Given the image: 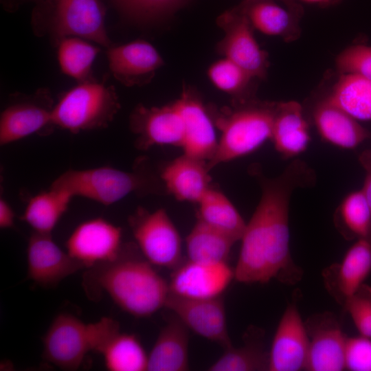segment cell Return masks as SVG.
I'll return each mask as SVG.
<instances>
[{"mask_svg":"<svg viewBox=\"0 0 371 371\" xmlns=\"http://www.w3.org/2000/svg\"><path fill=\"white\" fill-rule=\"evenodd\" d=\"M108 65L113 77L127 87L148 84L164 63L156 48L144 40H135L106 52Z\"/></svg>","mask_w":371,"mask_h":371,"instance_id":"obj_20","label":"cell"},{"mask_svg":"<svg viewBox=\"0 0 371 371\" xmlns=\"http://www.w3.org/2000/svg\"><path fill=\"white\" fill-rule=\"evenodd\" d=\"M207 76L218 89L230 95L232 100L254 97L251 82L254 78L232 60L223 58L213 63Z\"/></svg>","mask_w":371,"mask_h":371,"instance_id":"obj_34","label":"cell"},{"mask_svg":"<svg viewBox=\"0 0 371 371\" xmlns=\"http://www.w3.org/2000/svg\"><path fill=\"white\" fill-rule=\"evenodd\" d=\"M129 126L137 135L135 144L139 149L155 146H182L183 122L175 102L161 106L138 104L130 115Z\"/></svg>","mask_w":371,"mask_h":371,"instance_id":"obj_15","label":"cell"},{"mask_svg":"<svg viewBox=\"0 0 371 371\" xmlns=\"http://www.w3.org/2000/svg\"><path fill=\"white\" fill-rule=\"evenodd\" d=\"M284 159L303 153L311 142L309 124L297 101L278 102L270 139Z\"/></svg>","mask_w":371,"mask_h":371,"instance_id":"obj_24","label":"cell"},{"mask_svg":"<svg viewBox=\"0 0 371 371\" xmlns=\"http://www.w3.org/2000/svg\"><path fill=\"white\" fill-rule=\"evenodd\" d=\"M311 117L322 139L343 149H354L371 137L359 121L326 97L314 105Z\"/></svg>","mask_w":371,"mask_h":371,"instance_id":"obj_23","label":"cell"},{"mask_svg":"<svg viewBox=\"0 0 371 371\" xmlns=\"http://www.w3.org/2000/svg\"><path fill=\"white\" fill-rule=\"evenodd\" d=\"M159 181L143 167L131 172L109 166L68 170L54 180L50 188L65 191L109 205L135 193L159 190Z\"/></svg>","mask_w":371,"mask_h":371,"instance_id":"obj_4","label":"cell"},{"mask_svg":"<svg viewBox=\"0 0 371 371\" xmlns=\"http://www.w3.org/2000/svg\"><path fill=\"white\" fill-rule=\"evenodd\" d=\"M236 7L246 14L254 29L266 35L280 37L286 42L294 41L300 35L301 18L273 0H260Z\"/></svg>","mask_w":371,"mask_h":371,"instance_id":"obj_26","label":"cell"},{"mask_svg":"<svg viewBox=\"0 0 371 371\" xmlns=\"http://www.w3.org/2000/svg\"><path fill=\"white\" fill-rule=\"evenodd\" d=\"M128 221L141 253L150 264L170 269L180 265L181 238L164 209L149 212L139 207Z\"/></svg>","mask_w":371,"mask_h":371,"instance_id":"obj_6","label":"cell"},{"mask_svg":"<svg viewBox=\"0 0 371 371\" xmlns=\"http://www.w3.org/2000/svg\"><path fill=\"white\" fill-rule=\"evenodd\" d=\"M197 205V218L225 234L236 242L240 240L247 223L223 192L212 186Z\"/></svg>","mask_w":371,"mask_h":371,"instance_id":"obj_28","label":"cell"},{"mask_svg":"<svg viewBox=\"0 0 371 371\" xmlns=\"http://www.w3.org/2000/svg\"><path fill=\"white\" fill-rule=\"evenodd\" d=\"M309 337L308 371L345 370L347 336L336 316L330 312L316 313L305 322Z\"/></svg>","mask_w":371,"mask_h":371,"instance_id":"obj_16","label":"cell"},{"mask_svg":"<svg viewBox=\"0 0 371 371\" xmlns=\"http://www.w3.org/2000/svg\"><path fill=\"white\" fill-rule=\"evenodd\" d=\"M43 357L65 370H76L90 351L87 324L69 313L58 314L42 338Z\"/></svg>","mask_w":371,"mask_h":371,"instance_id":"obj_12","label":"cell"},{"mask_svg":"<svg viewBox=\"0 0 371 371\" xmlns=\"http://www.w3.org/2000/svg\"><path fill=\"white\" fill-rule=\"evenodd\" d=\"M256 1H260V0H242L241 2L238 5L243 6ZM277 1H280L282 3H283L284 5L295 15L297 16L300 18H302L304 14V10L302 8V6L300 3H298L296 1V0H277Z\"/></svg>","mask_w":371,"mask_h":371,"instance_id":"obj_41","label":"cell"},{"mask_svg":"<svg viewBox=\"0 0 371 371\" xmlns=\"http://www.w3.org/2000/svg\"><path fill=\"white\" fill-rule=\"evenodd\" d=\"M371 272V243L357 240L342 260L323 271V279L328 293L344 305L363 284Z\"/></svg>","mask_w":371,"mask_h":371,"instance_id":"obj_21","label":"cell"},{"mask_svg":"<svg viewBox=\"0 0 371 371\" xmlns=\"http://www.w3.org/2000/svg\"><path fill=\"white\" fill-rule=\"evenodd\" d=\"M72 198L65 191L50 188L30 199L21 219L30 225L34 232L52 234Z\"/></svg>","mask_w":371,"mask_h":371,"instance_id":"obj_30","label":"cell"},{"mask_svg":"<svg viewBox=\"0 0 371 371\" xmlns=\"http://www.w3.org/2000/svg\"><path fill=\"white\" fill-rule=\"evenodd\" d=\"M301 1H304L306 3H308L326 5V4H330L331 3H333L336 0H301Z\"/></svg>","mask_w":371,"mask_h":371,"instance_id":"obj_42","label":"cell"},{"mask_svg":"<svg viewBox=\"0 0 371 371\" xmlns=\"http://www.w3.org/2000/svg\"><path fill=\"white\" fill-rule=\"evenodd\" d=\"M126 16L141 21H153L166 16L186 0H112Z\"/></svg>","mask_w":371,"mask_h":371,"instance_id":"obj_35","label":"cell"},{"mask_svg":"<svg viewBox=\"0 0 371 371\" xmlns=\"http://www.w3.org/2000/svg\"><path fill=\"white\" fill-rule=\"evenodd\" d=\"M14 213L10 204L3 199H0V227L1 229L13 227Z\"/></svg>","mask_w":371,"mask_h":371,"instance_id":"obj_40","label":"cell"},{"mask_svg":"<svg viewBox=\"0 0 371 371\" xmlns=\"http://www.w3.org/2000/svg\"><path fill=\"white\" fill-rule=\"evenodd\" d=\"M165 307L198 335L225 349L233 346L222 295L209 299H192L170 293Z\"/></svg>","mask_w":371,"mask_h":371,"instance_id":"obj_11","label":"cell"},{"mask_svg":"<svg viewBox=\"0 0 371 371\" xmlns=\"http://www.w3.org/2000/svg\"><path fill=\"white\" fill-rule=\"evenodd\" d=\"M89 275L120 308L137 317L165 307L170 293L169 282L152 264L126 255L123 248L115 260L91 267Z\"/></svg>","mask_w":371,"mask_h":371,"instance_id":"obj_2","label":"cell"},{"mask_svg":"<svg viewBox=\"0 0 371 371\" xmlns=\"http://www.w3.org/2000/svg\"><path fill=\"white\" fill-rule=\"evenodd\" d=\"M253 175L260 183L261 196L240 240L234 279L248 284L276 279L295 284L303 272L290 251V201L296 189L314 184L315 174L306 162L295 159L275 177H267L258 170Z\"/></svg>","mask_w":371,"mask_h":371,"instance_id":"obj_1","label":"cell"},{"mask_svg":"<svg viewBox=\"0 0 371 371\" xmlns=\"http://www.w3.org/2000/svg\"><path fill=\"white\" fill-rule=\"evenodd\" d=\"M57 59L61 71L82 82L93 79L92 65L100 49L85 39L69 36L57 44Z\"/></svg>","mask_w":371,"mask_h":371,"instance_id":"obj_33","label":"cell"},{"mask_svg":"<svg viewBox=\"0 0 371 371\" xmlns=\"http://www.w3.org/2000/svg\"><path fill=\"white\" fill-rule=\"evenodd\" d=\"M87 327L90 351L102 355L107 370H147L148 355L142 344L135 335L122 333L116 320L102 317Z\"/></svg>","mask_w":371,"mask_h":371,"instance_id":"obj_10","label":"cell"},{"mask_svg":"<svg viewBox=\"0 0 371 371\" xmlns=\"http://www.w3.org/2000/svg\"><path fill=\"white\" fill-rule=\"evenodd\" d=\"M370 158L371 159V150H366Z\"/></svg>","mask_w":371,"mask_h":371,"instance_id":"obj_43","label":"cell"},{"mask_svg":"<svg viewBox=\"0 0 371 371\" xmlns=\"http://www.w3.org/2000/svg\"><path fill=\"white\" fill-rule=\"evenodd\" d=\"M210 171L207 161L183 153L164 167L160 179L177 200L197 204L212 186Z\"/></svg>","mask_w":371,"mask_h":371,"instance_id":"obj_22","label":"cell"},{"mask_svg":"<svg viewBox=\"0 0 371 371\" xmlns=\"http://www.w3.org/2000/svg\"><path fill=\"white\" fill-rule=\"evenodd\" d=\"M234 270L227 262L205 263L188 260L173 271L170 291L192 299H209L222 295L232 280Z\"/></svg>","mask_w":371,"mask_h":371,"instance_id":"obj_19","label":"cell"},{"mask_svg":"<svg viewBox=\"0 0 371 371\" xmlns=\"http://www.w3.org/2000/svg\"><path fill=\"white\" fill-rule=\"evenodd\" d=\"M206 106L220 132L216 153L207 162L210 170L255 152L271 139L277 102L262 101L254 96L232 100L229 106Z\"/></svg>","mask_w":371,"mask_h":371,"instance_id":"obj_3","label":"cell"},{"mask_svg":"<svg viewBox=\"0 0 371 371\" xmlns=\"http://www.w3.org/2000/svg\"><path fill=\"white\" fill-rule=\"evenodd\" d=\"M263 331L251 327L244 335V344L225 349L209 371H269V351L264 344Z\"/></svg>","mask_w":371,"mask_h":371,"instance_id":"obj_27","label":"cell"},{"mask_svg":"<svg viewBox=\"0 0 371 371\" xmlns=\"http://www.w3.org/2000/svg\"><path fill=\"white\" fill-rule=\"evenodd\" d=\"M54 106L50 91L41 88L30 95H14L0 117V144L4 146L34 133H47L54 126Z\"/></svg>","mask_w":371,"mask_h":371,"instance_id":"obj_9","label":"cell"},{"mask_svg":"<svg viewBox=\"0 0 371 371\" xmlns=\"http://www.w3.org/2000/svg\"><path fill=\"white\" fill-rule=\"evenodd\" d=\"M326 98L358 121L371 120V80L341 74Z\"/></svg>","mask_w":371,"mask_h":371,"instance_id":"obj_31","label":"cell"},{"mask_svg":"<svg viewBox=\"0 0 371 371\" xmlns=\"http://www.w3.org/2000/svg\"><path fill=\"white\" fill-rule=\"evenodd\" d=\"M345 370L371 371V338L359 335L346 338Z\"/></svg>","mask_w":371,"mask_h":371,"instance_id":"obj_38","label":"cell"},{"mask_svg":"<svg viewBox=\"0 0 371 371\" xmlns=\"http://www.w3.org/2000/svg\"><path fill=\"white\" fill-rule=\"evenodd\" d=\"M359 160L366 171V176L361 190L371 212V159L365 150L359 155Z\"/></svg>","mask_w":371,"mask_h":371,"instance_id":"obj_39","label":"cell"},{"mask_svg":"<svg viewBox=\"0 0 371 371\" xmlns=\"http://www.w3.org/2000/svg\"><path fill=\"white\" fill-rule=\"evenodd\" d=\"M27 277L45 287L56 286L60 281L85 267L64 251L52 234L34 232L27 247Z\"/></svg>","mask_w":371,"mask_h":371,"instance_id":"obj_18","label":"cell"},{"mask_svg":"<svg viewBox=\"0 0 371 371\" xmlns=\"http://www.w3.org/2000/svg\"><path fill=\"white\" fill-rule=\"evenodd\" d=\"M120 108L113 86L94 79L65 92L54 104L53 126L72 133L106 127Z\"/></svg>","mask_w":371,"mask_h":371,"instance_id":"obj_5","label":"cell"},{"mask_svg":"<svg viewBox=\"0 0 371 371\" xmlns=\"http://www.w3.org/2000/svg\"><path fill=\"white\" fill-rule=\"evenodd\" d=\"M235 243L225 234L197 218L186 239L188 260L205 263L227 262Z\"/></svg>","mask_w":371,"mask_h":371,"instance_id":"obj_29","label":"cell"},{"mask_svg":"<svg viewBox=\"0 0 371 371\" xmlns=\"http://www.w3.org/2000/svg\"><path fill=\"white\" fill-rule=\"evenodd\" d=\"M52 2L48 31L57 44L76 36L103 47L111 46L105 27V10L100 0H49Z\"/></svg>","mask_w":371,"mask_h":371,"instance_id":"obj_7","label":"cell"},{"mask_svg":"<svg viewBox=\"0 0 371 371\" xmlns=\"http://www.w3.org/2000/svg\"><path fill=\"white\" fill-rule=\"evenodd\" d=\"M218 25L224 32L216 52L249 73L254 79H265L269 67L268 54L262 49L246 14L236 6L221 14Z\"/></svg>","mask_w":371,"mask_h":371,"instance_id":"obj_8","label":"cell"},{"mask_svg":"<svg viewBox=\"0 0 371 371\" xmlns=\"http://www.w3.org/2000/svg\"><path fill=\"white\" fill-rule=\"evenodd\" d=\"M334 223L345 239L371 243V212L361 189L343 199L335 212Z\"/></svg>","mask_w":371,"mask_h":371,"instance_id":"obj_32","label":"cell"},{"mask_svg":"<svg viewBox=\"0 0 371 371\" xmlns=\"http://www.w3.org/2000/svg\"><path fill=\"white\" fill-rule=\"evenodd\" d=\"M122 229L102 218L78 225L66 241L68 254L86 268L115 260L122 246Z\"/></svg>","mask_w":371,"mask_h":371,"instance_id":"obj_13","label":"cell"},{"mask_svg":"<svg viewBox=\"0 0 371 371\" xmlns=\"http://www.w3.org/2000/svg\"><path fill=\"white\" fill-rule=\"evenodd\" d=\"M343 306L359 334L371 338V286L363 284Z\"/></svg>","mask_w":371,"mask_h":371,"instance_id":"obj_37","label":"cell"},{"mask_svg":"<svg viewBox=\"0 0 371 371\" xmlns=\"http://www.w3.org/2000/svg\"><path fill=\"white\" fill-rule=\"evenodd\" d=\"M335 66L340 74H355L371 80V46L346 48L337 56Z\"/></svg>","mask_w":371,"mask_h":371,"instance_id":"obj_36","label":"cell"},{"mask_svg":"<svg viewBox=\"0 0 371 371\" xmlns=\"http://www.w3.org/2000/svg\"><path fill=\"white\" fill-rule=\"evenodd\" d=\"M174 102L183 122V153L209 162L216 153L218 138L207 106L190 86H183Z\"/></svg>","mask_w":371,"mask_h":371,"instance_id":"obj_14","label":"cell"},{"mask_svg":"<svg viewBox=\"0 0 371 371\" xmlns=\"http://www.w3.org/2000/svg\"><path fill=\"white\" fill-rule=\"evenodd\" d=\"M309 337L295 303L286 308L269 350V371L306 370Z\"/></svg>","mask_w":371,"mask_h":371,"instance_id":"obj_17","label":"cell"},{"mask_svg":"<svg viewBox=\"0 0 371 371\" xmlns=\"http://www.w3.org/2000/svg\"><path fill=\"white\" fill-rule=\"evenodd\" d=\"M188 330L175 315L169 319L148 354L147 370H188Z\"/></svg>","mask_w":371,"mask_h":371,"instance_id":"obj_25","label":"cell"}]
</instances>
